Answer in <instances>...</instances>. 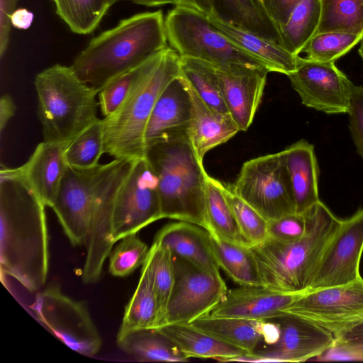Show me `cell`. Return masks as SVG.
Returning a JSON list of instances; mask_svg holds the SVG:
<instances>
[{
    "label": "cell",
    "instance_id": "30",
    "mask_svg": "<svg viewBox=\"0 0 363 363\" xmlns=\"http://www.w3.org/2000/svg\"><path fill=\"white\" fill-rule=\"evenodd\" d=\"M118 347L142 362H187L188 358L164 334L156 328L131 333L116 341Z\"/></svg>",
    "mask_w": 363,
    "mask_h": 363
},
{
    "label": "cell",
    "instance_id": "26",
    "mask_svg": "<svg viewBox=\"0 0 363 363\" xmlns=\"http://www.w3.org/2000/svg\"><path fill=\"white\" fill-rule=\"evenodd\" d=\"M167 336L189 359L233 362L247 352L203 333L190 324H169L156 328Z\"/></svg>",
    "mask_w": 363,
    "mask_h": 363
},
{
    "label": "cell",
    "instance_id": "33",
    "mask_svg": "<svg viewBox=\"0 0 363 363\" xmlns=\"http://www.w3.org/2000/svg\"><path fill=\"white\" fill-rule=\"evenodd\" d=\"M180 76L213 110L230 114L213 67L204 61L180 57Z\"/></svg>",
    "mask_w": 363,
    "mask_h": 363
},
{
    "label": "cell",
    "instance_id": "37",
    "mask_svg": "<svg viewBox=\"0 0 363 363\" xmlns=\"http://www.w3.org/2000/svg\"><path fill=\"white\" fill-rule=\"evenodd\" d=\"M104 152V137L101 119H99L72 140L66 147L67 166L88 169L98 165Z\"/></svg>",
    "mask_w": 363,
    "mask_h": 363
},
{
    "label": "cell",
    "instance_id": "17",
    "mask_svg": "<svg viewBox=\"0 0 363 363\" xmlns=\"http://www.w3.org/2000/svg\"><path fill=\"white\" fill-rule=\"evenodd\" d=\"M212 66L230 116L240 130L246 131L259 106L269 71L265 67L240 65Z\"/></svg>",
    "mask_w": 363,
    "mask_h": 363
},
{
    "label": "cell",
    "instance_id": "9",
    "mask_svg": "<svg viewBox=\"0 0 363 363\" xmlns=\"http://www.w3.org/2000/svg\"><path fill=\"white\" fill-rule=\"evenodd\" d=\"M230 188L268 221L296 213L283 150L246 161Z\"/></svg>",
    "mask_w": 363,
    "mask_h": 363
},
{
    "label": "cell",
    "instance_id": "51",
    "mask_svg": "<svg viewBox=\"0 0 363 363\" xmlns=\"http://www.w3.org/2000/svg\"><path fill=\"white\" fill-rule=\"evenodd\" d=\"M359 54L363 61V36L360 40V46L359 48Z\"/></svg>",
    "mask_w": 363,
    "mask_h": 363
},
{
    "label": "cell",
    "instance_id": "11",
    "mask_svg": "<svg viewBox=\"0 0 363 363\" xmlns=\"http://www.w3.org/2000/svg\"><path fill=\"white\" fill-rule=\"evenodd\" d=\"M173 262L174 285L157 328L169 324H189L206 315L228 291L220 275L210 274L179 257L173 256Z\"/></svg>",
    "mask_w": 363,
    "mask_h": 363
},
{
    "label": "cell",
    "instance_id": "49",
    "mask_svg": "<svg viewBox=\"0 0 363 363\" xmlns=\"http://www.w3.org/2000/svg\"><path fill=\"white\" fill-rule=\"evenodd\" d=\"M33 13L26 9H17L12 13L10 21L11 26L16 28L26 30L32 24Z\"/></svg>",
    "mask_w": 363,
    "mask_h": 363
},
{
    "label": "cell",
    "instance_id": "40",
    "mask_svg": "<svg viewBox=\"0 0 363 363\" xmlns=\"http://www.w3.org/2000/svg\"><path fill=\"white\" fill-rule=\"evenodd\" d=\"M150 248L138 233L130 234L119 240L108 255V271L117 277L132 274L145 262Z\"/></svg>",
    "mask_w": 363,
    "mask_h": 363
},
{
    "label": "cell",
    "instance_id": "42",
    "mask_svg": "<svg viewBox=\"0 0 363 363\" xmlns=\"http://www.w3.org/2000/svg\"><path fill=\"white\" fill-rule=\"evenodd\" d=\"M142 65L113 78L99 90V104L104 118L112 115L123 102L140 72Z\"/></svg>",
    "mask_w": 363,
    "mask_h": 363
},
{
    "label": "cell",
    "instance_id": "31",
    "mask_svg": "<svg viewBox=\"0 0 363 363\" xmlns=\"http://www.w3.org/2000/svg\"><path fill=\"white\" fill-rule=\"evenodd\" d=\"M205 201L211 233L238 244L252 247L245 240L237 223L223 191V183L204 173Z\"/></svg>",
    "mask_w": 363,
    "mask_h": 363
},
{
    "label": "cell",
    "instance_id": "47",
    "mask_svg": "<svg viewBox=\"0 0 363 363\" xmlns=\"http://www.w3.org/2000/svg\"><path fill=\"white\" fill-rule=\"evenodd\" d=\"M175 6L192 9L206 16L216 15L214 0H176Z\"/></svg>",
    "mask_w": 363,
    "mask_h": 363
},
{
    "label": "cell",
    "instance_id": "6",
    "mask_svg": "<svg viewBox=\"0 0 363 363\" xmlns=\"http://www.w3.org/2000/svg\"><path fill=\"white\" fill-rule=\"evenodd\" d=\"M180 76V56L171 47L146 60L118 108L101 119L104 152L113 159L144 157L145 132L154 106L167 84Z\"/></svg>",
    "mask_w": 363,
    "mask_h": 363
},
{
    "label": "cell",
    "instance_id": "22",
    "mask_svg": "<svg viewBox=\"0 0 363 363\" xmlns=\"http://www.w3.org/2000/svg\"><path fill=\"white\" fill-rule=\"evenodd\" d=\"M153 242L169 248L173 256L184 258L210 274L220 275L209 232L198 225L170 222L157 232Z\"/></svg>",
    "mask_w": 363,
    "mask_h": 363
},
{
    "label": "cell",
    "instance_id": "19",
    "mask_svg": "<svg viewBox=\"0 0 363 363\" xmlns=\"http://www.w3.org/2000/svg\"><path fill=\"white\" fill-rule=\"evenodd\" d=\"M306 292L283 293L264 286H240L228 290L207 315L269 320L284 315L283 311Z\"/></svg>",
    "mask_w": 363,
    "mask_h": 363
},
{
    "label": "cell",
    "instance_id": "39",
    "mask_svg": "<svg viewBox=\"0 0 363 363\" xmlns=\"http://www.w3.org/2000/svg\"><path fill=\"white\" fill-rule=\"evenodd\" d=\"M223 191L245 240L251 246L265 242L269 238L268 220L224 184Z\"/></svg>",
    "mask_w": 363,
    "mask_h": 363
},
{
    "label": "cell",
    "instance_id": "29",
    "mask_svg": "<svg viewBox=\"0 0 363 363\" xmlns=\"http://www.w3.org/2000/svg\"><path fill=\"white\" fill-rule=\"evenodd\" d=\"M157 320V296L149 274L142 267L138 286L125 307L116 341L135 331L155 328Z\"/></svg>",
    "mask_w": 363,
    "mask_h": 363
},
{
    "label": "cell",
    "instance_id": "5",
    "mask_svg": "<svg viewBox=\"0 0 363 363\" xmlns=\"http://www.w3.org/2000/svg\"><path fill=\"white\" fill-rule=\"evenodd\" d=\"M303 214L306 231L301 239L283 242L268 238L251 247L262 286L283 293L308 291L322 253L342 220L320 200Z\"/></svg>",
    "mask_w": 363,
    "mask_h": 363
},
{
    "label": "cell",
    "instance_id": "44",
    "mask_svg": "<svg viewBox=\"0 0 363 363\" xmlns=\"http://www.w3.org/2000/svg\"><path fill=\"white\" fill-rule=\"evenodd\" d=\"M347 113L352 140L363 159V85H353Z\"/></svg>",
    "mask_w": 363,
    "mask_h": 363
},
{
    "label": "cell",
    "instance_id": "7",
    "mask_svg": "<svg viewBox=\"0 0 363 363\" xmlns=\"http://www.w3.org/2000/svg\"><path fill=\"white\" fill-rule=\"evenodd\" d=\"M34 86L45 141L68 145L99 119V91L83 82L71 66L55 64L43 69Z\"/></svg>",
    "mask_w": 363,
    "mask_h": 363
},
{
    "label": "cell",
    "instance_id": "48",
    "mask_svg": "<svg viewBox=\"0 0 363 363\" xmlns=\"http://www.w3.org/2000/svg\"><path fill=\"white\" fill-rule=\"evenodd\" d=\"M16 106L9 94H4L0 99V132L1 135L11 118L13 116Z\"/></svg>",
    "mask_w": 363,
    "mask_h": 363
},
{
    "label": "cell",
    "instance_id": "16",
    "mask_svg": "<svg viewBox=\"0 0 363 363\" xmlns=\"http://www.w3.org/2000/svg\"><path fill=\"white\" fill-rule=\"evenodd\" d=\"M363 252V208L342 220L317 264L307 291L345 284L360 277Z\"/></svg>",
    "mask_w": 363,
    "mask_h": 363
},
{
    "label": "cell",
    "instance_id": "43",
    "mask_svg": "<svg viewBox=\"0 0 363 363\" xmlns=\"http://www.w3.org/2000/svg\"><path fill=\"white\" fill-rule=\"evenodd\" d=\"M306 231V221L303 214L296 213L286 215L268 221L269 238L283 242L298 240Z\"/></svg>",
    "mask_w": 363,
    "mask_h": 363
},
{
    "label": "cell",
    "instance_id": "2",
    "mask_svg": "<svg viewBox=\"0 0 363 363\" xmlns=\"http://www.w3.org/2000/svg\"><path fill=\"white\" fill-rule=\"evenodd\" d=\"M46 206L20 179L0 171V267L34 292L45 284L49 268Z\"/></svg>",
    "mask_w": 363,
    "mask_h": 363
},
{
    "label": "cell",
    "instance_id": "24",
    "mask_svg": "<svg viewBox=\"0 0 363 363\" xmlns=\"http://www.w3.org/2000/svg\"><path fill=\"white\" fill-rule=\"evenodd\" d=\"M212 27L233 44L262 61L269 72L287 75L296 67L298 56L280 44L244 30L217 15L207 16Z\"/></svg>",
    "mask_w": 363,
    "mask_h": 363
},
{
    "label": "cell",
    "instance_id": "8",
    "mask_svg": "<svg viewBox=\"0 0 363 363\" xmlns=\"http://www.w3.org/2000/svg\"><path fill=\"white\" fill-rule=\"evenodd\" d=\"M164 22L168 43L180 57L202 60L216 67L240 65L268 69L262 61L216 30L208 17L196 10L175 6Z\"/></svg>",
    "mask_w": 363,
    "mask_h": 363
},
{
    "label": "cell",
    "instance_id": "13",
    "mask_svg": "<svg viewBox=\"0 0 363 363\" xmlns=\"http://www.w3.org/2000/svg\"><path fill=\"white\" fill-rule=\"evenodd\" d=\"M283 312L308 320L335 337L363 320V278L306 291Z\"/></svg>",
    "mask_w": 363,
    "mask_h": 363
},
{
    "label": "cell",
    "instance_id": "18",
    "mask_svg": "<svg viewBox=\"0 0 363 363\" xmlns=\"http://www.w3.org/2000/svg\"><path fill=\"white\" fill-rule=\"evenodd\" d=\"M67 145L43 140L23 165L1 167L23 181L46 206L51 208L67 169L65 151Z\"/></svg>",
    "mask_w": 363,
    "mask_h": 363
},
{
    "label": "cell",
    "instance_id": "15",
    "mask_svg": "<svg viewBox=\"0 0 363 363\" xmlns=\"http://www.w3.org/2000/svg\"><path fill=\"white\" fill-rule=\"evenodd\" d=\"M286 76L306 106L326 113L348 112L354 84L335 62L298 55L296 69Z\"/></svg>",
    "mask_w": 363,
    "mask_h": 363
},
{
    "label": "cell",
    "instance_id": "35",
    "mask_svg": "<svg viewBox=\"0 0 363 363\" xmlns=\"http://www.w3.org/2000/svg\"><path fill=\"white\" fill-rule=\"evenodd\" d=\"M150 277L158 303L157 328L166 311L174 281L173 255L167 247L153 242L142 266Z\"/></svg>",
    "mask_w": 363,
    "mask_h": 363
},
{
    "label": "cell",
    "instance_id": "12",
    "mask_svg": "<svg viewBox=\"0 0 363 363\" xmlns=\"http://www.w3.org/2000/svg\"><path fill=\"white\" fill-rule=\"evenodd\" d=\"M158 179L145 157L135 160L121 187L111 220L113 245L162 219Z\"/></svg>",
    "mask_w": 363,
    "mask_h": 363
},
{
    "label": "cell",
    "instance_id": "52",
    "mask_svg": "<svg viewBox=\"0 0 363 363\" xmlns=\"http://www.w3.org/2000/svg\"><path fill=\"white\" fill-rule=\"evenodd\" d=\"M262 1V0H261Z\"/></svg>",
    "mask_w": 363,
    "mask_h": 363
},
{
    "label": "cell",
    "instance_id": "46",
    "mask_svg": "<svg viewBox=\"0 0 363 363\" xmlns=\"http://www.w3.org/2000/svg\"><path fill=\"white\" fill-rule=\"evenodd\" d=\"M265 9L278 28L287 21L294 7L301 0H262Z\"/></svg>",
    "mask_w": 363,
    "mask_h": 363
},
{
    "label": "cell",
    "instance_id": "10",
    "mask_svg": "<svg viewBox=\"0 0 363 363\" xmlns=\"http://www.w3.org/2000/svg\"><path fill=\"white\" fill-rule=\"evenodd\" d=\"M30 308L47 330L76 352L92 357L100 350L102 340L86 303L67 296L57 284L38 293Z\"/></svg>",
    "mask_w": 363,
    "mask_h": 363
},
{
    "label": "cell",
    "instance_id": "34",
    "mask_svg": "<svg viewBox=\"0 0 363 363\" xmlns=\"http://www.w3.org/2000/svg\"><path fill=\"white\" fill-rule=\"evenodd\" d=\"M327 32L363 35V0H320L315 34Z\"/></svg>",
    "mask_w": 363,
    "mask_h": 363
},
{
    "label": "cell",
    "instance_id": "1",
    "mask_svg": "<svg viewBox=\"0 0 363 363\" xmlns=\"http://www.w3.org/2000/svg\"><path fill=\"white\" fill-rule=\"evenodd\" d=\"M135 160L113 159L88 169L67 167L51 208L72 246L85 245L94 253L112 247L116 199Z\"/></svg>",
    "mask_w": 363,
    "mask_h": 363
},
{
    "label": "cell",
    "instance_id": "21",
    "mask_svg": "<svg viewBox=\"0 0 363 363\" xmlns=\"http://www.w3.org/2000/svg\"><path fill=\"white\" fill-rule=\"evenodd\" d=\"M192 104L187 86L181 76L172 80L158 97L145 132L147 144L162 137L187 131Z\"/></svg>",
    "mask_w": 363,
    "mask_h": 363
},
{
    "label": "cell",
    "instance_id": "3",
    "mask_svg": "<svg viewBox=\"0 0 363 363\" xmlns=\"http://www.w3.org/2000/svg\"><path fill=\"white\" fill-rule=\"evenodd\" d=\"M164 19L159 10L121 20L94 38L71 67L83 82L99 91L113 78L168 47Z\"/></svg>",
    "mask_w": 363,
    "mask_h": 363
},
{
    "label": "cell",
    "instance_id": "45",
    "mask_svg": "<svg viewBox=\"0 0 363 363\" xmlns=\"http://www.w3.org/2000/svg\"><path fill=\"white\" fill-rule=\"evenodd\" d=\"M18 0H0V57L6 53L10 40L11 23L10 18L16 9Z\"/></svg>",
    "mask_w": 363,
    "mask_h": 363
},
{
    "label": "cell",
    "instance_id": "38",
    "mask_svg": "<svg viewBox=\"0 0 363 363\" xmlns=\"http://www.w3.org/2000/svg\"><path fill=\"white\" fill-rule=\"evenodd\" d=\"M362 36L337 32L315 34L302 48L301 53H306V58L310 60L335 62L359 43Z\"/></svg>",
    "mask_w": 363,
    "mask_h": 363
},
{
    "label": "cell",
    "instance_id": "4",
    "mask_svg": "<svg viewBox=\"0 0 363 363\" xmlns=\"http://www.w3.org/2000/svg\"><path fill=\"white\" fill-rule=\"evenodd\" d=\"M144 157L158 179L162 218L192 223L211 233L206 211V170L187 131L149 143Z\"/></svg>",
    "mask_w": 363,
    "mask_h": 363
},
{
    "label": "cell",
    "instance_id": "20",
    "mask_svg": "<svg viewBox=\"0 0 363 363\" xmlns=\"http://www.w3.org/2000/svg\"><path fill=\"white\" fill-rule=\"evenodd\" d=\"M189 324L223 342L245 351L247 354L252 353L263 342L273 343L279 335V327L274 320L271 323L206 315Z\"/></svg>",
    "mask_w": 363,
    "mask_h": 363
},
{
    "label": "cell",
    "instance_id": "25",
    "mask_svg": "<svg viewBox=\"0 0 363 363\" xmlns=\"http://www.w3.org/2000/svg\"><path fill=\"white\" fill-rule=\"evenodd\" d=\"M296 213L303 214L319 201V169L312 144L300 140L284 150Z\"/></svg>",
    "mask_w": 363,
    "mask_h": 363
},
{
    "label": "cell",
    "instance_id": "14",
    "mask_svg": "<svg viewBox=\"0 0 363 363\" xmlns=\"http://www.w3.org/2000/svg\"><path fill=\"white\" fill-rule=\"evenodd\" d=\"M278 325L279 335L271 344L258 347L252 353L233 362H301L323 354L334 342L333 335L299 316L285 313L272 318Z\"/></svg>",
    "mask_w": 363,
    "mask_h": 363
},
{
    "label": "cell",
    "instance_id": "27",
    "mask_svg": "<svg viewBox=\"0 0 363 363\" xmlns=\"http://www.w3.org/2000/svg\"><path fill=\"white\" fill-rule=\"evenodd\" d=\"M216 15L281 45L279 30L261 0H214Z\"/></svg>",
    "mask_w": 363,
    "mask_h": 363
},
{
    "label": "cell",
    "instance_id": "41",
    "mask_svg": "<svg viewBox=\"0 0 363 363\" xmlns=\"http://www.w3.org/2000/svg\"><path fill=\"white\" fill-rule=\"evenodd\" d=\"M319 361H363V320L335 337Z\"/></svg>",
    "mask_w": 363,
    "mask_h": 363
},
{
    "label": "cell",
    "instance_id": "23",
    "mask_svg": "<svg viewBox=\"0 0 363 363\" xmlns=\"http://www.w3.org/2000/svg\"><path fill=\"white\" fill-rule=\"evenodd\" d=\"M184 82L192 104L187 134L198 160L203 163L206 152L225 143L240 130L230 114H222L213 110Z\"/></svg>",
    "mask_w": 363,
    "mask_h": 363
},
{
    "label": "cell",
    "instance_id": "50",
    "mask_svg": "<svg viewBox=\"0 0 363 363\" xmlns=\"http://www.w3.org/2000/svg\"><path fill=\"white\" fill-rule=\"evenodd\" d=\"M111 6L118 1H129L145 6H158L165 4H174L176 0H109Z\"/></svg>",
    "mask_w": 363,
    "mask_h": 363
},
{
    "label": "cell",
    "instance_id": "28",
    "mask_svg": "<svg viewBox=\"0 0 363 363\" xmlns=\"http://www.w3.org/2000/svg\"><path fill=\"white\" fill-rule=\"evenodd\" d=\"M210 242L221 269L240 286H262L251 247L230 242L209 233Z\"/></svg>",
    "mask_w": 363,
    "mask_h": 363
},
{
    "label": "cell",
    "instance_id": "36",
    "mask_svg": "<svg viewBox=\"0 0 363 363\" xmlns=\"http://www.w3.org/2000/svg\"><path fill=\"white\" fill-rule=\"evenodd\" d=\"M56 13L75 33L87 35L111 6L109 0H52Z\"/></svg>",
    "mask_w": 363,
    "mask_h": 363
},
{
    "label": "cell",
    "instance_id": "32",
    "mask_svg": "<svg viewBox=\"0 0 363 363\" xmlns=\"http://www.w3.org/2000/svg\"><path fill=\"white\" fill-rule=\"evenodd\" d=\"M320 18V0H301L287 21L279 27L281 45L299 55L306 43L315 35Z\"/></svg>",
    "mask_w": 363,
    "mask_h": 363
}]
</instances>
